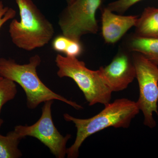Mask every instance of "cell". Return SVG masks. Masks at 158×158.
<instances>
[{"label":"cell","mask_w":158,"mask_h":158,"mask_svg":"<svg viewBox=\"0 0 158 158\" xmlns=\"http://www.w3.org/2000/svg\"><path fill=\"white\" fill-rule=\"evenodd\" d=\"M135 34L139 37L158 38V9H144L136 23Z\"/></svg>","instance_id":"obj_11"},{"label":"cell","mask_w":158,"mask_h":158,"mask_svg":"<svg viewBox=\"0 0 158 158\" xmlns=\"http://www.w3.org/2000/svg\"><path fill=\"white\" fill-rule=\"evenodd\" d=\"M17 93L15 82L2 77H0V113L3 106L13 99Z\"/></svg>","instance_id":"obj_13"},{"label":"cell","mask_w":158,"mask_h":158,"mask_svg":"<svg viewBox=\"0 0 158 158\" xmlns=\"http://www.w3.org/2000/svg\"><path fill=\"white\" fill-rule=\"evenodd\" d=\"M132 58L139 88L136 102L144 116V124L153 128L156 123L153 113L158 116V66L142 54L133 52Z\"/></svg>","instance_id":"obj_6"},{"label":"cell","mask_w":158,"mask_h":158,"mask_svg":"<svg viewBox=\"0 0 158 158\" xmlns=\"http://www.w3.org/2000/svg\"><path fill=\"white\" fill-rule=\"evenodd\" d=\"M142 0H117L108 4L106 8L113 12L123 14L136 3Z\"/></svg>","instance_id":"obj_14"},{"label":"cell","mask_w":158,"mask_h":158,"mask_svg":"<svg viewBox=\"0 0 158 158\" xmlns=\"http://www.w3.org/2000/svg\"><path fill=\"white\" fill-rule=\"evenodd\" d=\"M66 1V2H67V4H69V3H70L71 2H72V1H73V0H65Z\"/></svg>","instance_id":"obj_18"},{"label":"cell","mask_w":158,"mask_h":158,"mask_svg":"<svg viewBox=\"0 0 158 158\" xmlns=\"http://www.w3.org/2000/svg\"><path fill=\"white\" fill-rule=\"evenodd\" d=\"M137 102L127 98L115 100L105 105L99 113L88 118H79L68 113L63 115L66 121L74 123L77 129L76 138L71 147L67 148L69 158L78 157L79 149L83 142L89 136L110 127L127 128L132 120L139 113Z\"/></svg>","instance_id":"obj_1"},{"label":"cell","mask_w":158,"mask_h":158,"mask_svg":"<svg viewBox=\"0 0 158 158\" xmlns=\"http://www.w3.org/2000/svg\"><path fill=\"white\" fill-rule=\"evenodd\" d=\"M126 43L130 52L142 54L158 66V38L139 37L134 34Z\"/></svg>","instance_id":"obj_10"},{"label":"cell","mask_w":158,"mask_h":158,"mask_svg":"<svg viewBox=\"0 0 158 158\" xmlns=\"http://www.w3.org/2000/svg\"><path fill=\"white\" fill-rule=\"evenodd\" d=\"M137 15H117L106 7L102 14V34L106 43L118 42L130 29L135 26Z\"/></svg>","instance_id":"obj_9"},{"label":"cell","mask_w":158,"mask_h":158,"mask_svg":"<svg viewBox=\"0 0 158 158\" xmlns=\"http://www.w3.org/2000/svg\"><path fill=\"white\" fill-rule=\"evenodd\" d=\"M54 101L44 102L39 119L31 126L18 125L14 130L23 139L27 136L37 138L47 146L57 158H64L66 155V144L70 135L63 136L54 124L52 114Z\"/></svg>","instance_id":"obj_7"},{"label":"cell","mask_w":158,"mask_h":158,"mask_svg":"<svg viewBox=\"0 0 158 158\" xmlns=\"http://www.w3.org/2000/svg\"><path fill=\"white\" fill-rule=\"evenodd\" d=\"M71 40V38H69L63 34L57 36L52 42V48L56 52L65 54Z\"/></svg>","instance_id":"obj_15"},{"label":"cell","mask_w":158,"mask_h":158,"mask_svg":"<svg viewBox=\"0 0 158 158\" xmlns=\"http://www.w3.org/2000/svg\"><path fill=\"white\" fill-rule=\"evenodd\" d=\"M3 122H4V121H3V119L0 118V127H1L2 126V125Z\"/></svg>","instance_id":"obj_17"},{"label":"cell","mask_w":158,"mask_h":158,"mask_svg":"<svg viewBox=\"0 0 158 158\" xmlns=\"http://www.w3.org/2000/svg\"><path fill=\"white\" fill-rule=\"evenodd\" d=\"M22 138L15 130L6 136L0 134V158L21 157L22 153L18 148Z\"/></svg>","instance_id":"obj_12"},{"label":"cell","mask_w":158,"mask_h":158,"mask_svg":"<svg viewBox=\"0 0 158 158\" xmlns=\"http://www.w3.org/2000/svg\"><path fill=\"white\" fill-rule=\"evenodd\" d=\"M41 62L40 56L31 57L29 63L19 64L14 59L0 58V77L17 83L22 88L27 96V106L35 109L43 102L55 100L60 101L77 110L83 107L76 102L69 100L51 90L40 78L37 69Z\"/></svg>","instance_id":"obj_2"},{"label":"cell","mask_w":158,"mask_h":158,"mask_svg":"<svg viewBox=\"0 0 158 158\" xmlns=\"http://www.w3.org/2000/svg\"><path fill=\"white\" fill-rule=\"evenodd\" d=\"M104 81L112 92L125 90L136 78L132 58L120 52L110 64L98 69Z\"/></svg>","instance_id":"obj_8"},{"label":"cell","mask_w":158,"mask_h":158,"mask_svg":"<svg viewBox=\"0 0 158 158\" xmlns=\"http://www.w3.org/2000/svg\"><path fill=\"white\" fill-rule=\"evenodd\" d=\"M16 14L15 10L4 6L2 2L0 0V29L7 21L13 19Z\"/></svg>","instance_id":"obj_16"},{"label":"cell","mask_w":158,"mask_h":158,"mask_svg":"<svg viewBox=\"0 0 158 158\" xmlns=\"http://www.w3.org/2000/svg\"><path fill=\"white\" fill-rule=\"evenodd\" d=\"M60 78H70L76 83L90 106L110 102L113 92L106 84L99 70L87 68L85 62L76 57L58 54L55 59Z\"/></svg>","instance_id":"obj_4"},{"label":"cell","mask_w":158,"mask_h":158,"mask_svg":"<svg viewBox=\"0 0 158 158\" xmlns=\"http://www.w3.org/2000/svg\"><path fill=\"white\" fill-rule=\"evenodd\" d=\"M105 0H73L59 15L58 24L64 36L81 40L87 34H96V12Z\"/></svg>","instance_id":"obj_5"},{"label":"cell","mask_w":158,"mask_h":158,"mask_svg":"<svg viewBox=\"0 0 158 158\" xmlns=\"http://www.w3.org/2000/svg\"><path fill=\"white\" fill-rule=\"evenodd\" d=\"M20 20L14 19L9 27L11 40L17 47L27 51L43 47L52 39L53 26L32 0H15Z\"/></svg>","instance_id":"obj_3"}]
</instances>
